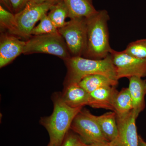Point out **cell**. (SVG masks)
Instances as JSON below:
<instances>
[{"label":"cell","mask_w":146,"mask_h":146,"mask_svg":"<svg viewBox=\"0 0 146 146\" xmlns=\"http://www.w3.org/2000/svg\"><path fill=\"white\" fill-rule=\"evenodd\" d=\"M138 116L133 110L123 116H117L118 140L121 146H138L136 124Z\"/></svg>","instance_id":"obj_9"},{"label":"cell","mask_w":146,"mask_h":146,"mask_svg":"<svg viewBox=\"0 0 146 146\" xmlns=\"http://www.w3.org/2000/svg\"><path fill=\"white\" fill-rule=\"evenodd\" d=\"M102 132L109 142L118 139V129L117 115L115 112H109L100 116L93 115Z\"/></svg>","instance_id":"obj_15"},{"label":"cell","mask_w":146,"mask_h":146,"mask_svg":"<svg viewBox=\"0 0 146 146\" xmlns=\"http://www.w3.org/2000/svg\"><path fill=\"white\" fill-rule=\"evenodd\" d=\"M58 31L65 40L71 56L83 55L87 40L86 19H70Z\"/></svg>","instance_id":"obj_5"},{"label":"cell","mask_w":146,"mask_h":146,"mask_svg":"<svg viewBox=\"0 0 146 146\" xmlns=\"http://www.w3.org/2000/svg\"><path fill=\"white\" fill-rule=\"evenodd\" d=\"M68 10L70 19H88L98 11L93 5L92 0H63Z\"/></svg>","instance_id":"obj_14"},{"label":"cell","mask_w":146,"mask_h":146,"mask_svg":"<svg viewBox=\"0 0 146 146\" xmlns=\"http://www.w3.org/2000/svg\"><path fill=\"white\" fill-rule=\"evenodd\" d=\"M128 79L129 86L128 88L132 99L133 110L139 115L145 107L146 81L139 77H131Z\"/></svg>","instance_id":"obj_13"},{"label":"cell","mask_w":146,"mask_h":146,"mask_svg":"<svg viewBox=\"0 0 146 146\" xmlns=\"http://www.w3.org/2000/svg\"><path fill=\"white\" fill-rule=\"evenodd\" d=\"M124 51L131 56L146 60V39L131 42Z\"/></svg>","instance_id":"obj_20"},{"label":"cell","mask_w":146,"mask_h":146,"mask_svg":"<svg viewBox=\"0 0 146 146\" xmlns=\"http://www.w3.org/2000/svg\"><path fill=\"white\" fill-rule=\"evenodd\" d=\"M52 100V113L49 117L41 118L40 123L48 133L50 143L54 146H62L73 120L83 108H74L68 106L62 99L61 93L54 94Z\"/></svg>","instance_id":"obj_1"},{"label":"cell","mask_w":146,"mask_h":146,"mask_svg":"<svg viewBox=\"0 0 146 146\" xmlns=\"http://www.w3.org/2000/svg\"><path fill=\"white\" fill-rule=\"evenodd\" d=\"M110 57L116 68L117 79L146 76V60L131 56L125 52L111 49Z\"/></svg>","instance_id":"obj_8"},{"label":"cell","mask_w":146,"mask_h":146,"mask_svg":"<svg viewBox=\"0 0 146 146\" xmlns=\"http://www.w3.org/2000/svg\"><path fill=\"white\" fill-rule=\"evenodd\" d=\"M86 144L78 135L69 131L65 136L62 146H85Z\"/></svg>","instance_id":"obj_22"},{"label":"cell","mask_w":146,"mask_h":146,"mask_svg":"<svg viewBox=\"0 0 146 146\" xmlns=\"http://www.w3.org/2000/svg\"><path fill=\"white\" fill-rule=\"evenodd\" d=\"M110 17L107 11H98L86 19L87 40L83 55L87 58L102 59L110 54L112 48L109 42L108 22Z\"/></svg>","instance_id":"obj_3"},{"label":"cell","mask_w":146,"mask_h":146,"mask_svg":"<svg viewBox=\"0 0 146 146\" xmlns=\"http://www.w3.org/2000/svg\"><path fill=\"white\" fill-rule=\"evenodd\" d=\"M79 85L89 94L97 89L107 86L117 85L118 81L114 80L106 76L94 74L87 76L80 82Z\"/></svg>","instance_id":"obj_16"},{"label":"cell","mask_w":146,"mask_h":146,"mask_svg":"<svg viewBox=\"0 0 146 146\" xmlns=\"http://www.w3.org/2000/svg\"><path fill=\"white\" fill-rule=\"evenodd\" d=\"M132 110L133 103L128 88H123L118 92L115 98L114 112L117 116H122L128 114Z\"/></svg>","instance_id":"obj_17"},{"label":"cell","mask_w":146,"mask_h":146,"mask_svg":"<svg viewBox=\"0 0 146 146\" xmlns=\"http://www.w3.org/2000/svg\"><path fill=\"white\" fill-rule=\"evenodd\" d=\"M47 146H54V145H52V144H50V143H49V144Z\"/></svg>","instance_id":"obj_29"},{"label":"cell","mask_w":146,"mask_h":146,"mask_svg":"<svg viewBox=\"0 0 146 146\" xmlns=\"http://www.w3.org/2000/svg\"><path fill=\"white\" fill-rule=\"evenodd\" d=\"M85 146H110V143L109 142H106L91 144H86Z\"/></svg>","instance_id":"obj_25"},{"label":"cell","mask_w":146,"mask_h":146,"mask_svg":"<svg viewBox=\"0 0 146 146\" xmlns=\"http://www.w3.org/2000/svg\"><path fill=\"white\" fill-rule=\"evenodd\" d=\"M0 24L3 28L8 30L11 34L15 35L16 24L15 14L0 5Z\"/></svg>","instance_id":"obj_21"},{"label":"cell","mask_w":146,"mask_h":146,"mask_svg":"<svg viewBox=\"0 0 146 146\" xmlns=\"http://www.w3.org/2000/svg\"><path fill=\"white\" fill-rule=\"evenodd\" d=\"M61 97L64 102L71 107L83 108L89 105V94L78 83L72 84L64 87Z\"/></svg>","instance_id":"obj_12"},{"label":"cell","mask_w":146,"mask_h":146,"mask_svg":"<svg viewBox=\"0 0 146 146\" xmlns=\"http://www.w3.org/2000/svg\"><path fill=\"white\" fill-rule=\"evenodd\" d=\"M138 146H146V142L140 136H138Z\"/></svg>","instance_id":"obj_27"},{"label":"cell","mask_w":146,"mask_h":146,"mask_svg":"<svg viewBox=\"0 0 146 146\" xmlns=\"http://www.w3.org/2000/svg\"><path fill=\"white\" fill-rule=\"evenodd\" d=\"M45 53L65 60L71 56L65 40L59 33L33 36L26 42L23 54Z\"/></svg>","instance_id":"obj_4"},{"label":"cell","mask_w":146,"mask_h":146,"mask_svg":"<svg viewBox=\"0 0 146 146\" xmlns=\"http://www.w3.org/2000/svg\"><path fill=\"white\" fill-rule=\"evenodd\" d=\"M64 61L68 69L64 87L72 84L78 83L84 77L91 75H102L118 81L116 68L110 54L102 59L71 56Z\"/></svg>","instance_id":"obj_2"},{"label":"cell","mask_w":146,"mask_h":146,"mask_svg":"<svg viewBox=\"0 0 146 146\" xmlns=\"http://www.w3.org/2000/svg\"><path fill=\"white\" fill-rule=\"evenodd\" d=\"M55 3H36L31 1L29 2L23 9L15 14L16 24L15 35L25 38L30 36L35 24L42 16L47 14L51 7Z\"/></svg>","instance_id":"obj_6"},{"label":"cell","mask_w":146,"mask_h":146,"mask_svg":"<svg viewBox=\"0 0 146 146\" xmlns=\"http://www.w3.org/2000/svg\"><path fill=\"white\" fill-rule=\"evenodd\" d=\"M70 129L87 144L109 142L105 137L99 125L89 110H81L76 116Z\"/></svg>","instance_id":"obj_7"},{"label":"cell","mask_w":146,"mask_h":146,"mask_svg":"<svg viewBox=\"0 0 146 146\" xmlns=\"http://www.w3.org/2000/svg\"><path fill=\"white\" fill-rule=\"evenodd\" d=\"M47 15L58 29L63 27L67 23L65 20L68 17V10L63 0H60L52 5Z\"/></svg>","instance_id":"obj_18"},{"label":"cell","mask_w":146,"mask_h":146,"mask_svg":"<svg viewBox=\"0 0 146 146\" xmlns=\"http://www.w3.org/2000/svg\"><path fill=\"white\" fill-rule=\"evenodd\" d=\"M60 0H31V1L36 3H43L48 2H56Z\"/></svg>","instance_id":"obj_26"},{"label":"cell","mask_w":146,"mask_h":146,"mask_svg":"<svg viewBox=\"0 0 146 146\" xmlns=\"http://www.w3.org/2000/svg\"><path fill=\"white\" fill-rule=\"evenodd\" d=\"M31 0H10L13 11L16 13H18L25 8Z\"/></svg>","instance_id":"obj_23"},{"label":"cell","mask_w":146,"mask_h":146,"mask_svg":"<svg viewBox=\"0 0 146 146\" xmlns=\"http://www.w3.org/2000/svg\"><path fill=\"white\" fill-rule=\"evenodd\" d=\"M26 42L13 35H4L0 42V68L6 66L24 52Z\"/></svg>","instance_id":"obj_10"},{"label":"cell","mask_w":146,"mask_h":146,"mask_svg":"<svg viewBox=\"0 0 146 146\" xmlns=\"http://www.w3.org/2000/svg\"><path fill=\"white\" fill-rule=\"evenodd\" d=\"M109 143L110 146H121L119 141H118V139L115 140V141L109 142Z\"/></svg>","instance_id":"obj_28"},{"label":"cell","mask_w":146,"mask_h":146,"mask_svg":"<svg viewBox=\"0 0 146 146\" xmlns=\"http://www.w3.org/2000/svg\"><path fill=\"white\" fill-rule=\"evenodd\" d=\"M119 91L115 86L101 87L89 94V106L114 111L115 98Z\"/></svg>","instance_id":"obj_11"},{"label":"cell","mask_w":146,"mask_h":146,"mask_svg":"<svg viewBox=\"0 0 146 146\" xmlns=\"http://www.w3.org/2000/svg\"><path fill=\"white\" fill-rule=\"evenodd\" d=\"M1 2L9 11L11 12H13V9L11 4L10 0H1Z\"/></svg>","instance_id":"obj_24"},{"label":"cell","mask_w":146,"mask_h":146,"mask_svg":"<svg viewBox=\"0 0 146 146\" xmlns=\"http://www.w3.org/2000/svg\"><path fill=\"white\" fill-rule=\"evenodd\" d=\"M39 21V24L32 31L31 35L36 36L58 32V29L53 23L47 14L42 16Z\"/></svg>","instance_id":"obj_19"}]
</instances>
